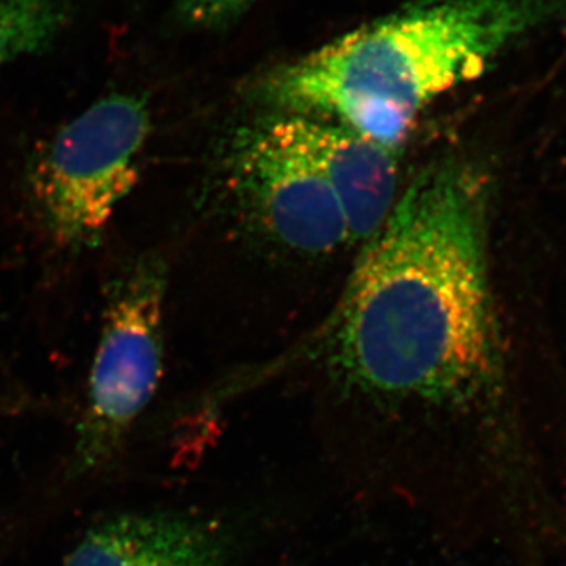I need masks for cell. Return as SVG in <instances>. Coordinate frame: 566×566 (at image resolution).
Instances as JSON below:
<instances>
[{"instance_id":"2","label":"cell","mask_w":566,"mask_h":566,"mask_svg":"<svg viewBox=\"0 0 566 566\" xmlns=\"http://www.w3.org/2000/svg\"><path fill=\"white\" fill-rule=\"evenodd\" d=\"M566 20V0H417L251 85L271 115L335 123L398 150L428 104L510 44Z\"/></svg>"},{"instance_id":"6","label":"cell","mask_w":566,"mask_h":566,"mask_svg":"<svg viewBox=\"0 0 566 566\" xmlns=\"http://www.w3.org/2000/svg\"><path fill=\"white\" fill-rule=\"evenodd\" d=\"M266 122L322 175L344 212L349 238L367 243L397 203L398 150L335 123L294 115H270Z\"/></svg>"},{"instance_id":"7","label":"cell","mask_w":566,"mask_h":566,"mask_svg":"<svg viewBox=\"0 0 566 566\" xmlns=\"http://www.w3.org/2000/svg\"><path fill=\"white\" fill-rule=\"evenodd\" d=\"M243 543L244 528L227 516L128 513L91 528L63 566H233Z\"/></svg>"},{"instance_id":"3","label":"cell","mask_w":566,"mask_h":566,"mask_svg":"<svg viewBox=\"0 0 566 566\" xmlns=\"http://www.w3.org/2000/svg\"><path fill=\"white\" fill-rule=\"evenodd\" d=\"M151 128L147 99L111 93L44 142L28 169V191L44 229L69 249L99 244L117 205L139 180Z\"/></svg>"},{"instance_id":"5","label":"cell","mask_w":566,"mask_h":566,"mask_svg":"<svg viewBox=\"0 0 566 566\" xmlns=\"http://www.w3.org/2000/svg\"><path fill=\"white\" fill-rule=\"evenodd\" d=\"M223 170L245 218L286 251L327 255L352 241L327 182L303 155L275 136L266 118L233 134Z\"/></svg>"},{"instance_id":"1","label":"cell","mask_w":566,"mask_h":566,"mask_svg":"<svg viewBox=\"0 0 566 566\" xmlns=\"http://www.w3.org/2000/svg\"><path fill=\"white\" fill-rule=\"evenodd\" d=\"M486 221L476 167L428 164L365 244L319 354L360 423L340 449L428 504L441 499L450 447L501 394Z\"/></svg>"},{"instance_id":"8","label":"cell","mask_w":566,"mask_h":566,"mask_svg":"<svg viewBox=\"0 0 566 566\" xmlns=\"http://www.w3.org/2000/svg\"><path fill=\"white\" fill-rule=\"evenodd\" d=\"M73 14V0H0V66L51 50Z\"/></svg>"},{"instance_id":"9","label":"cell","mask_w":566,"mask_h":566,"mask_svg":"<svg viewBox=\"0 0 566 566\" xmlns=\"http://www.w3.org/2000/svg\"><path fill=\"white\" fill-rule=\"evenodd\" d=\"M256 0H177L175 17L181 25L218 31L240 20Z\"/></svg>"},{"instance_id":"4","label":"cell","mask_w":566,"mask_h":566,"mask_svg":"<svg viewBox=\"0 0 566 566\" xmlns=\"http://www.w3.org/2000/svg\"><path fill=\"white\" fill-rule=\"evenodd\" d=\"M166 285V263L145 253L122 266L106 289L102 338L71 455L73 476L114 460L161 382Z\"/></svg>"}]
</instances>
